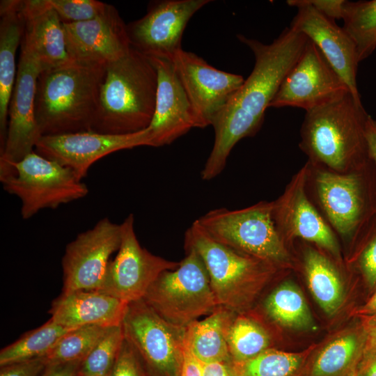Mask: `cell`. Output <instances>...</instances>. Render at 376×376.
<instances>
[{"label":"cell","instance_id":"6da1fadb","mask_svg":"<svg viewBox=\"0 0 376 376\" xmlns=\"http://www.w3.org/2000/svg\"><path fill=\"white\" fill-rule=\"evenodd\" d=\"M237 38L252 51L255 63L247 79L213 121L214 144L201 173L204 180L219 175L237 143L259 131L266 109L309 40L290 27L270 44L240 34Z\"/></svg>","mask_w":376,"mask_h":376},{"label":"cell","instance_id":"7a4b0ae2","mask_svg":"<svg viewBox=\"0 0 376 376\" xmlns=\"http://www.w3.org/2000/svg\"><path fill=\"white\" fill-rule=\"evenodd\" d=\"M369 116L361 100L350 91L306 111L299 148L307 156V162L344 173L372 161L366 138Z\"/></svg>","mask_w":376,"mask_h":376},{"label":"cell","instance_id":"3957f363","mask_svg":"<svg viewBox=\"0 0 376 376\" xmlns=\"http://www.w3.org/2000/svg\"><path fill=\"white\" fill-rule=\"evenodd\" d=\"M105 72V65L74 61L41 72L35 99L41 136L91 131Z\"/></svg>","mask_w":376,"mask_h":376},{"label":"cell","instance_id":"277c9868","mask_svg":"<svg viewBox=\"0 0 376 376\" xmlns=\"http://www.w3.org/2000/svg\"><path fill=\"white\" fill-rule=\"evenodd\" d=\"M157 72L150 59L134 48L106 66L91 130L127 134L147 129L153 118Z\"/></svg>","mask_w":376,"mask_h":376},{"label":"cell","instance_id":"5b68a950","mask_svg":"<svg viewBox=\"0 0 376 376\" xmlns=\"http://www.w3.org/2000/svg\"><path fill=\"white\" fill-rule=\"evenodd\" d=\"M305 164L311 201L338 240L354 246L376 216V165L340 173Z\"/></svg>","mask_w":376,"mask_h":376},{"label":"cell","instance_id":"8992f818","mask_svg":"<svg viewBox=\"0 0 376 376\" xmlns=\"http://www.w3.org/2000/svg\"><path fill=\"white\" fill-rule=\"evenodd\" d=\"M185 249L201 258L219 306L235 313L249 309L277 268L212 237L196 220L185 236Z\"/></svg>","mask_w":376,"mask_h":376},{"label":"cell","instance_id":"52a82bcc","mask_svg":"<svg viewBox=\"0 0 376 376\" xmlns=\"http://www.w3.org/2000/svg\"><path fill=\"white\" fill-rule=\"evenodd\" d=\"M272 209L273 201H262L240 210H212L197 220L219 242L278 269L290 268L294 258L276 228Z\"/></svg>","mask_w":376,"mask_h":376},{"label":"cell","instance_id":"ba28073f","mask_svg":"<svg viewBox=\"0 0 376 376\" xmlns=\"http://www.w3.org/2000/svg\"><path fill=\"white\" fill-rule=\"evenodd\" d=\"M185 249L178 266L162 273L142 299L164 320L182 328L219 306L201 258L194 249Z\"/></svg>","mask_w":376,"mask_h":376},{"label":"cell","instance_id":"9c48e42d","mask_svg":"<svg viewBox=\"0 0 376 376\" xmlns=\"http://www.w3.org/2000/svg\"><path fill=\"white\" fill-rule=\"evenodd\" d=\"M3 189L21 201V216L28 219L40 210L56 209L85 197L87 186L75 173L35 150L12 166L0 178Z\"/></svg>","mask_w":376,"mask_h":376},{"label":"cell","instance_id":"30bf717a","mask_svg":"<svg viewBox=\"0 0 376 376\" xmlns=\"http://www.w3.org/2000/svg\"><path fill=\"white\" fill-rule=\"evenodd\" d=\"M125 340L162 376H180L186 328L174 325L143 299L129 303L122 322Z\"/></svg>","mask_w":376,"mask_h":376},{"label":"cell","instance_id":"8fae6325","mask_svg":"<svg viewBox=\"0 0 376 376\" xmlns=\"http://www.w3.org/2000/svg\"><path fill=\"white\" fill-rule=\"evenodd\" d=\"M42 68L32 51L21 42L17 75L8 113L6 143L0 152V178L12 166L34 151L41 136L35 116L37 81Z\"/></svg>","mask_w":376,"mask_h":376},{"label":"cell","instance_id":"7c38bea8","mask_svg":"<svg viewBox=\"0 0 376 376\" xmlns=\"http://www.w3.org/2000/svg\"><path fill=\"white\" fill-rule=\"evenodd\" d=\"M306 176L304 164L292 176L283 193L273 201L276 228L288 246L289 242L302 240L318 246L342 263L339 240L308 196Z\"/></svg>","mask_w":376,"mask_h":376},{"label":"cell","instance_id":"4fadbf2b","mask_svg":"<svg viewBox=\"0 0 376 376\" xmlns=\"http://www.w3.org/2000/svg\"><path fill=\"white\" fill-rule=\"evenodd\" d=\"M134 224L132 214L120 224V247L114 259L110 261L98 290L127 303L142 299L162 273L179 265L143 248L136 237Z\"/></svg>","mask_w":376,"mask_h":376},{"label":"cell","instance_id":"5bb4252c","mask_svg":"<svg viewBox=\"0 0 376 376\" xmlns=\"http://www.w3.org/2000/svg\"><path fill=\"white\" fill-rule=\"evenodd\" d=\"M121 242V226L104 217L68 244L62 258V293L79 290H99L104 280L110 258Z\"/></svg>","mask_w":376,"mask_h":376},{"label":"cell","instance_id":"9a60e30c","mask_svg":"<svg viewBox=\"0 0 376 376\" xmlns=\"http://www.w3.org/2000/svg\"><path fill=\"white\" fill-rule=\"evenodd\" d=\"M210 0H157L141 18L127 24L131 47L149 58L172 60L182 49L184 31L193 15Z\"/></svg>","mask_w":376,"mask_h":376},{"label":"cell","instance_id":"2e32d148","mask_svg":"<svg viewBox=\"0 0 376 376\" xmlns=\"http://www.w3.org/2000/svg\"><path fill=\"white\" fill-rule=\"evenodd\" d=\"M347 91L350 90L345 83L309 40L269 107H292L308 111Z\"/></svg>","mask_w":376,"mask_h":376},{"label":"cell","instance_id":"e0dca14e","mask_svg":"<svg viewBox=\"0 0 376 376\" xmlns=\"http://www.w3.org/2000/svg\"><path fill=\"white\" fill-rule=\"evenodd\" d=\"M152 146L149 129L127 134L84 131L41 136L35 151L71 169L81 180L96 161L116 151Z\"/></svg>","mask_w":376,"mask_h":376},{"label":"cell","instance_id":"ac0fdd59","mask_svg":"<svg viewBox=\"0 0 376 376\" xmlns=\"http://www.w3.org/2000/svg\"><path fill=\"white\" fill-rule=\"evenodd\" d=\"M171 61L197 116L199 128L212 126L245 79L240 75L217 69L182 49Z\"/></svg>","mask_w":376,"mask_h":376},{"label":"cell","instance_id":"d6986e66","mask_svg":"<svg viewBox=\"0 0 376 376\" xmlns=\"http://www.w3.org/2000/svg\"><path fill=\"white\" fill-rule=\"evenodd\" d=\"M63 24L67 52L74 62L107 66L132 48L127 24L111 5L93 19Z\"/></svg>","mask_w":376,"mask_h":376},{"label":"cell","instance_id":"ffe728a7","mask_svg":"<svg viewBox=\"0 0 376 376\" xmlns=\"http://www.w3.org/2000/svg\"><path fill=\"white\" fill-rule=\"evenodd\" d=\"M287 3L297 8L290 27L316 45L354 97L361 100L357 83L359 62L355 45L348 34L335 20L319 13L306 0H289Z\"/></svg>","mask_w":376,"mask_h":376},{"label":"cell","instance_id":"44dd1931","mask_svg":"<svg viewBox=\"0 0 376 376\" xmlns=\"http://www.w3.org/2000/svg\"><path fill=\"white\" fill-rule=\"evenodd\" d=\"M149 58L157 70V89L155 113L148 128L152 147H161L173 143L191 128H199V124L172 61Z\"/></svg>","mask_w":376,"mask_h":376},{"label":"cell","instance_id":"7402d4cb","mask_svg":"<svg viewBox=\"0 0 376 376\" xmlns=\"http://www.w3.org/2000/svg\"><path fill=\"white\" fill-rule=\"evenodd\" d=\"M23 42L38 58L42 72L72 61L66 49L63 24L49 0L20 1Z\"/></svg>","mask_w":376,"mask_h":376},{"label":"cell","instance_id":"603a6c76","mask_svg":"<svg viewBox=\"0 0 376 376\" xmlns=\"http://www.w3.org/2000/svg\"><path fill=\"white\" fill-rule=\"evenodd\" d=\"M128 304L98 290H79L62 293L49 313L53 322L68 329L111 327L122 324Z\"/></svg>","mask_w":376,"mask_h":376},{"label":"cell","instance_id":"cb8c5ba5","mask_svg":"<svg viewBox=\"0 0 376 376\" xmlns=\"http://www.w3.org/2000/svg\"><path fill=\"white\" fill-rule=\"evenodd\" d=\"M367 335L359 320L334 334L310 354L303 376H357Z\"/></svg>","mask_w":376,"mask_h":376},{"label":"cell","instance_id":"d4e9b609","mask_svg":"<svg viewBox=\"0 0 376 376\" xmlns=\"http://www.w3.org/2000/svg\"><path fill=\"white\" fill-rule=\"evenodd\" d=\"M19 5V0L0 3V152L6 143L8 107L17 75L15 54L24 31Z\"/></svg>","mask_w":376,"mask_h":376},{"label":"cell","instance_id":"484cf974","mask_svg":"<svg viewBox=\"0 0 376 376\" xmlns=\"http://www.w3.org/2000/svg\"><path fill=\"white\" fill-rule=\"evenodd\" d=\"M306 242L301 249V267L308 287L322 311L336 314L345 299V286L338 265L328 253Z\"/></svg>","mask_w":376,"mask_h":376},{"label":"cell","instance_id":"4316f807","mask_svg":"<svg viewBox=\"0 0 376 376\" xmlns=\"http://www.w3.org/2000/svg\"><path fill=\"white\" fill-rule=\"evenodd\" d=\"M235 313L218 306L205 318L186 328L185 346L201 363L231 361L228 332Z\"/></svg>","mask_w":376,"mask_h":376},{"label":"cell","instance_id":"83f0119b","mask_svg":"<svg viewBox=\"0 0 376 376\" xmlns=\"http://www.w3.org/2000/svg\"><path fill=\"white\" fill-rule=\"evenodd\" d=\"M264 308L267 315L280 326L297 330L316 328L302 292L291 281L276 286L265 299Z\"/></svg>","mask_w":376,"mask_h":376},{"label":"cell","instance_id":"f1b7e54d","mask_svg":"<svg viewBox=\"0 0 376 376\" xmlns=\"http://www.w3.org/2000/svg\"><path fill=\"white\" fill-rule=\"evenodd\" d=\"M288 352L269 348L250 359L227 363L231 376H303L307 360L315 349Z\"/></svg>","mask_w":376,"mask_h":376},{"label":"cell","instance_id":"f546056e","mask_svg":"<svg viewBox=\"0 0 376 376\" xmlns=\"http://www.w3.org/2000/svg\"><path fill=\"white\" fill-rule=\"evenodd\" d=\"M343 28L352 40L360 63L376 49V0L345 1Z\"/></svg>","mask_w":376,"mask_h":376},{"label":"cell","instance_id":"4dcf8cb0","mask_svg":"<svg viewBox=\"0 0 376 376\" xmlns=\"http://www.w3.org/2000/svg\"><path fill=\"white\" fill-rule=\"evenodd\" d=\"M74 329L63 327L49 319L40 327L24 334L0 352V366L43 357L58 340Z\"/></svg>","mask_w":376,"mask_h":376},{"label":"cell","instance_id":"1f68e13d","mask_svg":"<svg viewBox=\"0 0 376 376\" xmlns=\"http://www.w3.org/2000/svg\"><path fill=\"white\" fill-rule=\"evenodd\" d=\"M230 361H244L270 348L271 336L257 320L244 313H236L228 329Z\"/></svg>","mask_w":376,"mask_h":376},{"label":"cell","instance_id":"d6a6232c","mask_svg":"<svg viewBox=\"0 0 376 376\" xmlns=\"http://www.w3.org/2000/svg\"><path fill=\"white\" fill-rule=\"evenodd\" d=\"M109 328L91 325L70 330L44 357L47 363L82 361Z\"/></svg>","mask_w":376,"mask_h":376},{"label":"cell","instance_id":"836d02e7","mask_svg":"<svg viewBox=\"0 0 376 376\" xmlns=\"http://www.w3.org/2000/svg\"><path fill=\"white\" fill-rule=\"evenodd\" d=\"M125 340L122 324L108 329L88 356L81 361L79 375H108Z\"/></svg>","mask_w":376,"mask_h":376},{"label":"cell","instance_id":"e575fe53","mask_svg":"<svg viewBox=\"0 0 376 376\" xmlns=\"http://www.w3.org/2000/svg\"><path fill=\"white\" fill-rule=\"evenodd\" d=\"M350 258L354 267L361 274L366 285L376 288V216L370 221L354 245Z\"/></svg>","mask_w":376,"mask_h":376},{"label":"cell","instance_id":"d590c367","mask_svg":"<svg viewBox=\"0 0 376 376\" xmlns=\"http://www.w3.org/2000/svg\"><path fill=\"white\" fill-rule=\"evenodd\" d=\"M63 23L90 20L100 15L107 3L95 0H49Z\"/></svg>","mask_w":376,"mask_h":376},{"label":"cell","instance_id":"8d00e7d4","mask_svg":"<svg viewBox=\"0 0 376 376\" xmlns=\"http://www.w3.org/2000/svg\"><path fill=\"white\" fill-rule=\"evenodd\" d=\"M109 376H143L141 374L138 356L125 340Z\"/></svg>","mask_w":376,"mask_h":376},{"label":"cell","instance_id":"74e56055","mask_svg":"<svg viewBox=\"0 0 376 376\" xmlns=\"http://www.w3.org/2000/svg\"><path fill=\"white\" fill-rule=\"evenodd\" d=\"M47 365L44 357L15 362L1 366L0 376H38Z\"/></svg>","mask_w":376,"mask_h":376},{"label":"cell","instance_id":"f35d334b","mask_svg":"<svg viewBox=\"0 0 376 376\" xmlns=\"http://www.w3.org/2000/svg\"><path fill=\"white\" fill-rule=\"evenodd\" d=\"M306 2L329 19H343L345 0H306Z\"/></svg>","mask_w":376,"mask_h":376},{"label":"cell","instance_id":"ab89813d","mask_svg":"<svg viewBox=\"0 0 376 376\" xmlns=\"http://www.w3.org/2000/svg\"><path fill=\"white\" fill-rule=\"evenodd\" d=\"M81 361L47 364L42 376H78Z\"/></svg>","mask_w":376,"mask_h":376},{"label":"cell","instance_id":"60d3db41","mask_svg":"<svg viewBox=\"0 0 376 376\" xmlns=\"http://www.w3.org/2000/svg\"><path fill=\"white\" fill-rule=\"evenodd\" d=\"M357 376H376V348L365 349L357 368Z\"/></svg>","mask_w":376,"mask_h":376},{"label":"cell","instance_id":"b9f144b4","mask_svg":"<svg viewBox=\"0 0 376 376\" xmlns=\"http://www.w3.org/2000/svg\"><path fill=\"white\" fill-rule=\"evenodd\" d=\"M180 376H202L201 362L185 346Z\"/></svg>","mask_w":376,"mask_h":376},{"label":"cell","instance_id":"7bdbcfd3","mask_svg":"<svg viewBox=\"0 0 376 376\" xmlns=\"http://www.w3.org/2000/svg\"><path fill=\"white\" fill-rule=\"evenodd\" d=\"M366 330V349L376 348V314L359 318Z\"/></svg>","mask_w":376,"mask_h":376},{"label":"cell","instance_id":"ee69618b","mask_svg":"<svg viewBox=\"0 0 376 376\" xmlns=\"http://www.w3.org/2000/svg\"><path fill=\"white\" fill-rule=\"evenodd\" d=\"M202 376H231L227 363H201Z\"/></svg>","mask_w":376,"mask_h":376},{"label":"cell","instance_id":"f6af8a7d","mask_svg":"<svg viewBox=\"0 0 376 376\" xmlns=\"http://www.w3.org/2000/svg\"><path fill=\"white\" fill-rule=\"evenodd\" d=\"M366 138L371 159L376 165V120L370 116L366 122Z\"/></svg>","mask_w":376,"mask_h":376},{"label":"cell","instance_id":"bcb514c9","mask_svg":"<svg viewBox=\"0 0 376 376\" xmlns=\"http://www.w3.org/2000/svg\"><path fill=\"white\" fill-rule=\"evenodd\" d=\"M353 314L359 318L376 314V288L369 299L353 311Z\"/></svg>","mask_w":376,"mask_h":376},{"label":"cell","instance_id":"7dc6e473","mask_svg":"<svg viewBox=\"0 0 376 376\" xmlns=\"http://www.w3.org/2000/svg\"><path fill=\"white\" fill-rule=\"evenodd\" d=\"M78 376H83V375H79ZM105 376H109V374L108 375H105Z\"/></svg>","mask_w":376,"mask_h":376}]
</instances>
